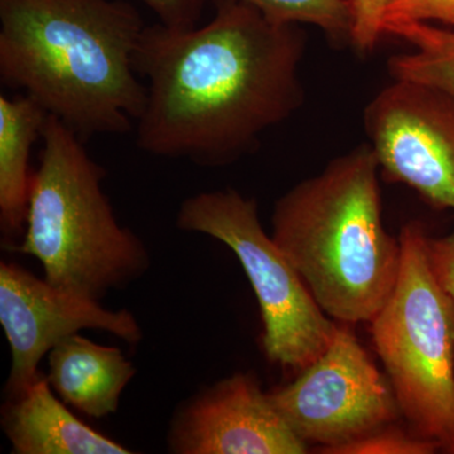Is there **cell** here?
I'll return each mask as SVG.
<instances>
[{"label": "cell", "instance_id": "ac0fdd59", "mask_svg": "<svg viewBox=\"0 0 454 454\" xmlns=\"http://www.w3.org/2000/svg\"><path fill=\"white\" fill-rule=\"evenodd\" d=\"M351 5V46L361 55L372 52L384 37L382 18L389 0H348Z\"/></svg>", "mask_w": 454, "mask_h": 454}, {"label": "cell", "instance_id": "d6986e66", "mask_svg": "<svg viewBox=\"0 0 454 454\" xmlns=\"http://www.w3.org/2000/svg\"><path fill=\"white\" fill-rule=\"evenodd\" d=\"M160 18V23L173 29H191L199 25L206 0H142Z\"/></svg>", "mask_w": 454, "mask_h": 454}, {"label": "cell", "instance_id": "6da1fadb", "mask_svg": "<svg viewBox=\"0 0 454 454\" xmlns=\"http://www.w3.org/2000/svg\"><path fill=\"white\" fill-rule=\"evenodd\" d=\"M206 26H145L134 68L148 80L137 145L155 157L230 166L304 103L298 25L268 20L243 0H214Z\"/></svg>", "mask_w": 454, "mask_h": 454}, {"label": "cell", "instance_id": "e0dca14e", "mask_svg": "<svg viewBox=\"0 0 454 454\" xmlns=\"http://www.w3.org/2000/svg\"><path fill=\"white\" fill-rule=\"evenodd\" d=\"M400 22H439L454 29V0H389L384 27Z\"/></svg>", "mask_w": 454, "mask_h": 454}, {"label": "cell", "instance_id": "9a60e30c", "mask_svg": "<svg viewBox=\"0 0 454 454\" xmlns=\"http://www.w3.org/2000/svg\"><path fill=\"white\" fill-rule=\"evenodd\" d=\"M268 20L286 25H312L333 43L351 44L352 18L348 0H243Z\"/></svg>", "mask_w": 454, "mask_h": 454}, {"label": "cell", "instance_id": "2e32d148", "mask_svg": "<svg viewBox=\"0 0 454 454\" xmlns=\"http://www.w3.org/2000/svg\"><path fill=\"white\" fill-rule=\"evenodd\" d=\"M438 450L433 442L409 434L391 426L375 430L352 443L336 448L331 454H432Z\"/></svg>", "mask_w": 454, "mask_h": 454}, {"label": "cell", "instance_id": "7a4b0ae2", "mask_svg": "<svg viewBox=\"0 0 454 454\" xmlns=\"http://www.w3.org/2000/svg\"><path fill=\"white\" fill-rule=\"evenodd\" d=\"M110 0H0V80L82 142L124 136L145 109L134 53L145 29Z\"/></svg>", "mask_w": 454, "mask_h": 454}, {"label": "cell", "instance_id": "5b68a950", "mask_svg": "<svg viewBox=\"0 0 454 454\" xmlns=\"http://www.w3.org/2000/svg\"><path fill=\"white\" fill-rule=\"evenodd\" d=\"M427 236L417 221L402 227L399 276L370 333L400 414L454 454V303L430 268Z\"/></svg>", "mask_w": 454, "mask_h": 454}, {"label": "cell", "instance_id": "4fadbf2b", "mask_svg": "<svg viewBox=\"0 0 454 454\" xmlns=\"http://www.w3.org/2000/svg\"><path fill=\"white\" fill-rule=\"evenodd\" d=\"M49 114L33 98L0 95V229L7 239L25 234L33 175L29 157Z\"/></svg>", "mask_w": 454, "mask_h": 454}, {"label": "cell", "instance_id": "ba28073f", "mask_svg": "<svg viewBox=\"0 0 454 454\" xmlns=\"http://www.w3.org/2000/svg\"><path fill=\"white\" fill-rule=\"evenodd\" d=\"M369 145L385 179L405 184L439 210L454 211V98L393 79L364 110Z\"/></svg>", "mask_w": 454, "mask_h": 454}, {"label": "cell", "instance_id": "277c9868", "mask_svg": "<svg viewBox=\"0 0 454 454\" xmlns=\"http://www.w3.org/2000/svg\"><path fill=\"white\" fill-rule=\"evenodd\" d=\"M40 166L33 175L22 243L14 252L40 260L44 279L100 301L145 276V243L121 225L103 191L106 172L56 116L42 129Z\"/></svg>", "mask_w": 454, "mask_h": 454}, {"label": "cell", "instance_id": "8992f818", "mask_svg": "<svg viewBox=\"0 0 454 454\" xmlns=\"http://www.w3.org/2000/svg\"><path fill=\"white\" fill-rule=\"evenodd\" d=\"M176 225L216 239L235 254L258 300L269 361L301 372L324 354L339 325L264 231L255 200L231 188L197 193L182 202Z\"/></svg>", "mask_w": 454, "mask_h": 454}, {"label": "cell", "instance_id": "5bb4252c", "mask_svg": "<svg viewBox=\"0 0 454 454\" xmlns=\"http://www.w3.org/2000/svg\"><path fill=\"white\" fill-rule=\"evenodd\" d=\"M411 46V52L391 56V79L411 80L447 92L454 98V29L429 22H400L384 27Z\"/></svg>", "mask_w": 454, "mask_h": 454}, {"label": "cell", "instance_id": "30bf717a", "mask_svg": "<svg viewBox=\"0 0 454 454\" xmlns=\"http://www.w3.org/2000/svg\"><path fill=\"white\" fill-rule=\"evenodd\" d=\"M176 454H304L301 441L252 373L236 372L179 406L170 423Z\"/></svg>", "mask_w": 454, "mask_h": 454}, {"label": "cell", "instance_id": "52a82bcc", "mask_svg": "<svg viewBox=\"0 0 454 454\" xmlns=\"http://www.w3.org/2000/svg\"><path fill=\"white\" fill-rule=\"evenodd\" d=\"M269 397L293 432L325 454L391 426L400 414L389 380L348 324L337 325L324 354Z\"/></svg>", "mask_w": 454, "mask_h": 454}, {"label": "cell", "instance_id": "8fae6325", "mask_svg": "<svg viewBox=\"0 0 454 454\" xmlns=\"http://www.w3.org/2000/svg\"><path fill=\"white\" fill-rule=\"evenodd\" d=\"M46 376L8 399L2 409V429L13 454H129L127 447L106 437L74 417L55 396Z\"/></svg>", "mask_w": 454, "mask_h": 454}, {"label": "cell", "instance_id": "3957f363", "mask_svg": "<svg viewBox=\"0 0 454 454\" xmlns=\"http://www.w3.org/2000/svg\"><path fill=\"white\" fill-rule=\"evenodd\" d=\"M379 173L365 143L274 206L271 238L325 315L342 324L372 321L399 276L402 247L382 221Z\"/></svg>", "mask_w": 454, "mask_h": 454}, {"label": "cell", "instance_id": "ffe728a7", "mask_svg": "<svg viewBox=\"0 0 454 454\" xmlns=\"http://www.w3.org/2000/svg\"><path fill=\"white\" fill-rule=\"evenodd\" d=\"M427 254L433 273L454 303V231L443 238L427 236Z\"/></svg>", "mask_w": 454, "mask_h": 454}, {"label": "cell", "instance_id": "7c38bea8", "mask_svg": "<svg viewBox=\"0 0 454 454\" xmlns=\"http://www.w3.org/2000/svg\"><path fill=\"white\" fill-rule=\"evenodd\" d=\"M137 369L118 348L74 333L51 349V387L65 404L94 419L115 414Z\"/></svg>", "mask_w": 454, "mask_h": 454}, {"label": "cell", "instance_id": "9c48e42d", "mask_svg": "<svg viewBox=\"0 0 454 454\" xmlns=\"http://www.w3.org/2000/svg\"><path fill=\"white\" fill-rule=\"evenodd\" d=\"M0 324L12 352L8 399L25 393L43 375L38 369L42 358L71 334L104 331L130 345L143 339L138 319L129 310L104 309L100 301L52 286L13 262L0 264Z\"/></svg>", "mask_w": 454, "mask_h": 454}]
</instances>
